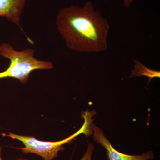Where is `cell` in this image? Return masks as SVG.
Instances as JSON below:
<instances>
[{
	"label": "cell",
	"instance_id": "1",
	"mask_svg": "<svg viewBox=\"0 0 160 160\" xmlns=\"http://www.w3.org/2000/svg\"><path fill=\"white\" fill-rule=\"evenodd\" d=\"M56 24L66 46L72 50L100 52L108 49L109 22L91 2L82 7L72 5L62 8Z\"/></svg>",
	"mask_w": 160,
	"mask_h": 160
},
{
	"label": "cell",
	"instance_id": "2",
	"mask_svg": "<svg viewBox=\"0 0 160 160\" xmlns=\"http://www.w3.org/2000/svg\"><path fill=\"white\" fill-rule=\"evenodd\" d=\"M35 49L28 48L18 51L8 43L0 45V55L8 59L10 64L5 71L0 72V79L12 78L26 83L32 72L34 70H48L53 68L50 61L38 60L34 57Z\"/></svg>",
	"mask_w": 160,
	"mask_h": 160
},
{
	"label": "cell",
	"instance_id": "3",
	"mask_svg": "<svg viewBox=\"0 0 160 160\" xmlns=\"http://www.w3.org/2000/svg\"><path fill=\"white\" fill-rule=\"evenodd\" d=\"M82 116L85 122L81 129L74 134L65 139L57 142H45L39 141L31 136H24L9 132L4 135L21 141L25 147L17 148L21 149L25 154L34 153L43 158L44 160H52L57 157L60 151L64 150V145L72 142L78 136L82 133L87 135L90 134L91 116L88 111L83 112Z\"/></svg>",
	"mask_w": 160,
	"mask_h": 160
},
{
	"label": "cell",
	"instance_id": "4",
	"mask_svg": "<svg viewBox=\"0 0 160 160\" xmlns=\"http://www.w3.org/2000/svg\"><path fill=\"white\" fill-rule=\"evenodd\" d=\"M91 127L93 131V140L106 149L108 160H149L154 158V154L152 151L135 155L122 153L112 146L111 143L104 134L102 129L92 123Z\"/></svg>",
	"mask_w": 160,
	"mask_h": 160
},
{
	"label": "cell",
	"instance_id": "5",
	"mask_svg": "<svg viewBox=\"0 0 160 160\" xmlns=\"http://www.w3.org/2000/svg\"><path fill=\"white\" fill-rule=\"evenodd\" d=\"M27 0H0V17L6 18L8 21L19 27L31 44L33 42L23 31L20 24L22 13Z\"/></svg>",
	"mask_w": 160,
	"mask_h": 160
},
{
	"label": "cell",
	"instance_id": "6",
	"mask_svg": "<svg viewBox=\"0 0 160 160\" xmlns=\"http://www.w3.org/2000/svg\"><path fill=\"white\" fill-rule=\"evenodd\" d=\"M134 69L132 70L131 77L146 76L149 78H160V72L149 69L142 64L138 59L134 60Z\"/></svg>",
	"mask_w": 160,
	"mask_h": 160
},
{
	"label": "cell",
	"instance_id": "7",
	"mask_svg": "<svg viewBox=\"0 0 160 160\" xmlns=\"http://www.w3.org/2000/svg\"><path fill=\"white\" fill-rule=\"evenodd\" d=\"M94 151V146L92 144H89L87 150L80 160H92V157Z\"/></svg>",
	"mask_w": 160,
	"mask_h": 160
},
{
	"label": "cell",
	"instance_id": "8",
	"mask_svg": "<svg viewBox=\"0 0 160 160\" xmlns=\"http://www.w3.org/2000/svg\"><path fill=\"white\" fill-rule=\"evenodd\" d=\"M124 1V6L126 8L130 7L132 3L133 2V0H123Z\"/></svg>",
	"mask_w": 160,
	"mask_h": 160
},
{
	"label": "cell",
	"instance_id": "9",
	"mask_svg": "<svg viewBox=\"0 0 160 160\" xmlns=\"http://www.w3.org/2000/svg\"><path fill=\"white\" fill-rule=\"evenodd\" d=\"M1 151H2V147H0V160H2L1 157Z\"/></svg>",
	"mask_w": 160,
	"mask_h": 160
},
{
	"label": "cell",
	"instance_id": "10",
	"mask_svg": "<svg viewBox=\"0 0 160 160\" xmlns=\"http://www.w3.org/2000/svg\"><path fill=\"white\" fill-rule=\"evenodd\" d=\"M16 160H28L25 159H24V158H18V159H17Z\"/></svg>",
	"mask_w": 160,
	"mask_h": 160
}]
</instances>
